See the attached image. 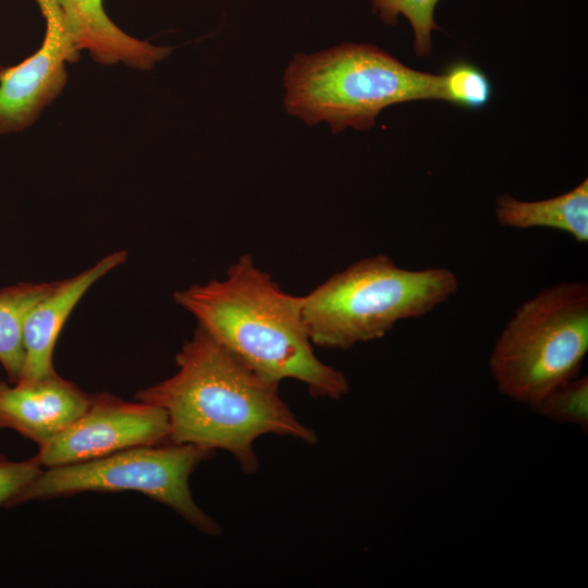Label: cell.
Instances as JSON below:
<instances>
[{"label": "cell", "instance_id": "9c48e42d", "mask_svg": "<svg viewBox=\"0 0 588 588\" xmlns=\"http://www.w3.org/2000/svg\"><path fill=\"white\" fill-rule=\"evenodd\" d=\"M0 381V428L44 445L87 408L90 394L57 372L32 383Z\"/></svg>", "mask_w": 588, "mask_h": 588}, {"label": "cell", "instance_id": "e0dca14e", "mask_svg": "<svg viewBox=\"0 0 588 588\" xmlns=\"http://www.w3.org/2000/svg\"><path fill=\"white\" fill-rule=\"evenodd\" d=\"M37 455L25 461H10L0 455V506L10 501L41 471Z\"/></svg>", "mask_w": 588, "mask_h": 588}, {"label": "cell", "instance_id": "52a82bcc", "mask_svg": "<svg viewBox=\"0 0 588 588\" xmlns=\"http://www.w3.org/2000/svg\"><path fill=\"white\" fill-rule=\"evenodd\" d=\"M164 409L128 402L107 392L90 394L87 408L36 454L42 466L57 467L103 457L115 452L169 442Z\"/></svg>", "mask_w": 588, "mask_h": 588}, {"label": "cell", "instance_id": "6da1fadb", "mask_svg": "<svg viewBox=\"0 0 588 588\" xmlns=\"http://www.w3.org/2000/svg\"><path fill=\"white\" fill-rule=\"evenodd\" d=\"M175 363L173 376L135 394V400L166 411L169 442L225 450L243 473L254 474L259 468L257 438L318 441L280 396V382L250 368L199 324Z\"/></svg>", "mask_w": 588, "mask_h": 588}, {"label": "cell", "instance_id": "4fadbf2b", "mask_svg": "<svg viewBox=\"0 0 588 588\" xmlns=\"http://www.w3.org/2000/svg\"><path fill=\"white\" fill-rule=\"evenodd\" d=\"M20 282L0 289V364L10 383H16L24 363L23 329L30 310L57 285Z\"/></svg>", "mask_w": 588, "mask_h": 588}, {"label": "cell", "instance_id": "9a60e30c", "mask_svg": "<svg viewBox=\"0 0 588 588\" xmlns=\"http://www.w3.org/2000/svg\"><path fill=\"white\" fill-rule=\"evenodd\" d=\"M440 0H371L372 11L381 22L394 25L403 14L411 23L415 39L414 48L420 58L431 51V32L439 29L434 22V9Z\"/></svg>", "mask_w": 588, "mask_h": 588}, {"label": "cell", "instance_id": "8fae6325", "mask_svg": "<svg viewBox=\"0 0 588 588\" xmlns=\"http://www.w3.org/2000/svg\"><path fill=\"white\" fill-rule=\"evenodd\" d=\"M48 2L78 50L105 65L149 70L170 54L169 47L137 39L115 25L103 8V0H35Z\"/></svg>", "mask_w": 588, "mask_h": 588}, {"label": "cell", "instance_id": "7a4b0ae2", "mask_svg": "<svg viewBox=\"0 0 588 588\" xmlns=\"http://www.w3.org/2000/svg\"><path fill=\"white\" fill-rule=\"evenodd\" d=\"M174 301L197 324L261 376L295 379L313 397L340 400L350 391L343 372L321 362L306 331L301 296L285 293L249 254L223 280L194 284Z\"/></svg>", "mask_w": 588, "mask_h": 588}, {"label": "cell", "instance_id": "5b68a950", "mask_svg": "<svg viewBox=\"0 0 588 588\" xmlns=\"http://www.w3.org/2000/svg\"><path fill=\"white\" fill-rule=\"evenodd\" d=\"M588 352V284L563 281L520 304L489 356L498 390L532 405L556 385L578 377Z\"/></svg>", "mask_w": 588, "mask_h": 588}, {"label": "cell", "instance_id": "7c38bea8", "mask_svg": "<svg viewBox=\"0 0 588 588\" xmlns=\"http://www.w3.org/2000/svg\"><path fill=\"white\" fill-rule=\"evenodd\" d=\"M494 216L504 228L554 229L569 234L578 243H587L588 180L567 193L538 201L518 200L503 194L495 199Z\"/></svg>", "mask_w": 588, "mask_h": 588}, {"label": "cell", "instance_id": "5bb4252c", "mask_svg": "<svg viewBox=\"0 0 588 588\" xmlns=\"http://www.w3.org/2000/svg\"><path fill=\"white\" fill-rule=\"evenodd\" d=\"M547 419L588 429V378L567 380L529 406Z\"/></svg>", "mask_w": 588, "mask_h": 588}, {"label": "cell", "instance_id": "8992f818", "mask_svg": "<svg viewBox=\"0 0 588 588\" xmlns=\"http://www.w3.org/2000/svg\"><path fill=\"white\" fill-rule=\"evenodd\" d=\"M213 450L162 443L42 470L8 504L69 497L86 491H137L171 507L199 531L216 536L221 527L194 501L189 476Z\"/></svg>", "mask_w": 588, "mask_h": 588}, {"label": "cell", "instance_id": "277c9868", "mask_svg": "<svg viewBox=\"0 0 588 588\" xmlns=\"http://www.w3.org/2000/svg\"><path fill=\"white\" fill-rule=\"evenodd\" d=\"M458 285L445 267L406 269L379 254L353 262L301 296V311L313 345L345 350L429 314Z\"/></svg>", "mask_w": 588, "mask_h": 588}, {"label": "cell", "instance_id": "30bf717a", "mask_svg": "<svg viewBox=\"0 0 588 588\" xmlns=\"http://www.w3.org/2000/svg\"><path fill=\"white\" fill-rule=\"evenodd\" d=\"M126 259L125 250L113 252L78 274L58 280L56 287L35 305L24 323V363L16 383H32L56 373L53 350L70 314L100 278Z\"/></svg>", "mask_w": 588, "mask_h": 588}, {"label": "cell", "instance_id": "2e32d148", "mask_svg": "<svg viewBox=\"0 0 588 588\" xmlns=\"http://www.w3.org/2000/svg\"><path fill=\"white\" fill-rule=\"evenodd\" d=\"M443 75L446 101L470 109H479L489 102L491 84L487 75L477 66L457 62L452 64Z\"/></svg>", "mask_w": 588, "mask_h": 588}, {"label": "cell", "instance_id": "ba28073f", "mask_svg": "<svg viewBox=\"0 0 588 588\" xmlns=\"http://www.w3.org/2000/svg\"><path fill=\"white\" fill-rule=\"evenodd\" d=\"M36 3L46 21L41 47L16 65L0 66V134L32 125L65 86L66 64L78 58L56 10L45 1Z\"/></svg>", "mask_w": 588, "mask_h": 588}, {"label": "cell", "instance_id": "3957f363", "mask_svg": "<svg viewBox=\"0 0 588 588\" xmlns=\"http://www.w3.org/2000/svg\"><path fill=\"white\" fill-rule=\"evenodd\" d=\"M284 107L308 125L333 133L368 130L384 108L414 100H444V75L413 70L370 44H343L296 54L284 72Z\"/></svg>", "mask_w": 588, "mask_h": 588}]
</instances>
